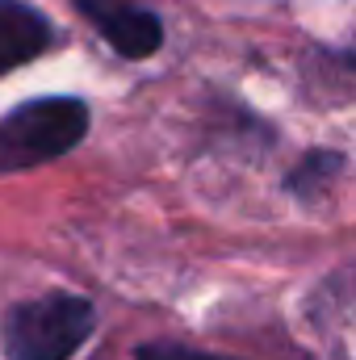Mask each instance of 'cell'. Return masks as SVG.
I'll list each match as a JSON object with an SVG mask.
<instances>
[{"instance_id": "obj_1", "label": "cell", "mask_w": 356, "mask_h": 360, "mask_svg": "<svg viewBox=\"0 0 356 360\" xmlns=\"http://www.w3.org/2000/svg\"><path fill=\"white\" fill-rule=\"evenodd\" d=\"M89 134L80 96H38L0 117V172H21L68 155Z\"/></svg>"}, {"instance_id": "obj_2", "label": "cell", "mask_w": 356, "mask_h": 360, "mask_svg": "<svg viewBox=\"0 0 356 360\" xmlns=\"http://www.w3.org/2000/svg\"><path fill=\"white\" fill-rule=\"evenodd\" d=\"M96 314L76 293H46L4 314L0 340L8 360H72L92 335Z\"/></svg>"}, {"instance_id": "obj_3", "label": "cell", "mask_w": 356, "mask_h": 360, "mask_svg": "<svg viewBox=\"0 0 356 360\" xmlns=\"http://www.w3.org/2000/svg\"><path fill=\"white\" fill-rule=\"evenodd\" d=\"M72 4L101 30V38L122 59H147L164 46V21L143 0H72Z\"/></svg>"}, {"instance_id": "obj_4", "label": "cell", "mask_w": 356, "mask_h": 360, "mask_svg": "<svg viewBox=\"0 0 356 360\" xmlns=\"http://www.w3.org/2000/svg\"><path fill=\"white\" fill-rule=\"evenodd\" d=\"M55 42V25L30 0H0V76L38 59Z\"/></svg>"}, {"instance_id": "obj_5", "label": "cell", "mask_w": 356, "mask_h": 360, "mask_svg": "<svg viewBox=\"0 0 356 360\" xmlns=\"http://www.w3.org/2000/svg\"><path fill=\"white\" fill-rule=\"evenodd\" d=\"M134 360H227V356H205V352H193V348H180V344H147V348H139Z\"/></svg>"}]
</instances>
